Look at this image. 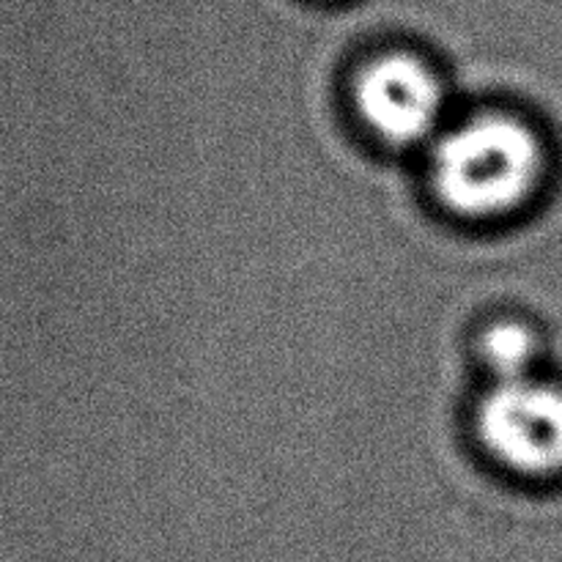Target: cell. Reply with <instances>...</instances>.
Returning <instances> with one entry per match:
<instances>
[{
    "label": "cell",
    "instance_id": "3",
    "mask_svg": "<svg viewBox=\"0 0 562 562\" xmlns=\"http://www.w3.org/2000/svg\"><path fill=\"white\" fill-rule=\"evenodd\" d=\"M355 108L368 132L390 148L431 146L448 126V88L412 53L368 60L355 80Z\"/></svg>",
    "mask_w": 562,
    "mask_h": 562
},
{
    "label": "cell",
    "instance_id": "4",
    "mask_svg": "<svg viewBox=\"0 0 562 562\" xmlns=\"http://www.w3.org/2000/svg\"><path fill=\"white\" fill-rule=\"evenodd\" d=\"M477 357L486 366L492 382H514L538 373L541 335L519 318L492 322L477 338Z\"/></svg>",
    "mask_w": 562,
    "mask_h": 562
},
{
    "label": "cell",
    "instance_id": "1",
    "mask_svg": "<svg viewBox=\"0 0 562 562\" xmlns=\"http://www.w3.org/2000/svg\"><path fill=\"white\" fill-rule=\"evenodd\" d=\"M547 173V148L525 119L481 110L453 121L428 146V179L445 209L503 220L525 209Z\"/></svg>",
    "mask_w": 562,
    "mask_h": 562
},
{
    "label": "cell",
    "instance_id": "2",
    "mask_svg": "<svg viewBox=\"0 0 562 562\" xmlns=\"http://www.w3.org/2000/svg\"><path fill=\"white\" fill-rule=\"evenodd\" d=\"M486 453L521 477L562 475V387L536 373L492 382L475 406Z\"/></svg>",
    "mask_w": 562,
    "mask_h": 562
}]
</instances>
